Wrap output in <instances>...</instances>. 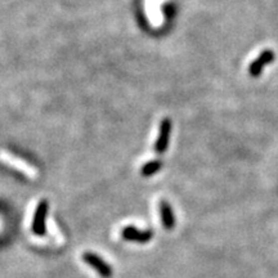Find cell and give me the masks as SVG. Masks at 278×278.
I'll return each instance as SVG.
<instances>
[{
  "label": "cell",
  "mask_w": 278,
  "mask_h": 278,
  "mask_svg": "<svg viewBox=\"0 0 278 278\" xmlns=\"http://www.w3.org/2000/svg\"><path fill=\"white\" fill-rule=\"evenodd\" d=\"M170 133H171V120L170 119H164V120L161 121L160 134H158V138L156 140V144H154V149H156L157 153H164L167 149L170 140Z\"/></svg>",
  "instance_id": "5b68a950"
},
{
  "label": "cell",
  "mask_w": 278,
  "mask_h": 278,
  "mask_svg": "<svg viewBox=\"0 0 278 278\" xmlns=\"http://www.w3.org/2000/svg\"><path fill=\"white\" fill-rule=\"evenodd\" d=\"M273 61H275V52L272 49L263 50L262 54L257 59H254L251 62L250 67H249V72H250V75L253 77L260 76L263 72V68L271 65Z\"/></svg>",
  "instance_id": "277c9868"
},
{
  "label": "cell",
  "mask_w": 278,
  "mask_h": 278,
  "mask_svg": "<svg viewBox=\"0 0 278 278\" xmlns=\"http://www.w3.org/2000/svg\"><path fill=\"white\" fill-rule=\"evenodd\" d=\"M83 260L87 263L88 266L92 267L94 271L98 272V275L102 278H111L114 275V271H112L111 266L106 263L102 258L97 255L94 253H85L83 255Z\"/></svg>",
  "instance_id": "6da1fadb"
},
{
  "label": "cell",
  "mask_w": 278,
  "mask_h": 278,
  "mask_svg": "<svg viewBox=\"0 0 278 278\" xmlns=\"http://www.w3.org/2000/svg\"><path fill=\"white\" fill-rule=\"evenodd\" d=\"M161 167H162V162L160 160L149 161L145 165H143L142 169H140V174H142V176H147L148 178V176H152L153 174L158 173Z\"/></svg>",
  "instance_id": "52a82bcc"
},
{
  "label": "cell",
  "mask_w": 278,
  "mask_h": 278,
  "mask_svg": "<svg viewBox=\"0 0 278 278\" xmlns=\"http://www.w3.org/2000/svg\"><path fill=\"white\" fill-rule=\"evenodd\" d=\"M121 237L127 241L132 242H138V244H147L152 240L153 237V232L149 229L145 231H139L138 228L133 226H128L121 231Z\"/></svg>",
  "instance_id": "3957f363"
},
{
  "label": "cell",
  "mask_w": 278,
  "mask_h": 278,
  "mask_svg": "<svg viewBox=\"0 0 278 278\" xmlns=\"http://www.w3.org/2000/svg\"><path fill=\"white\" fill-rule=\"evenodd\" d=\"M48 209H49V204L46 200H41L39 202L35 211L34 220H32V233L35 236H44L45 235V222H46V215H48Z\"/></svg>",
  "instance_id": "7a4b0ae2"
},
{
  "label": "cell",
  "mask_w": 278,
  "mask_h": 278,
  "mask_svg": "<svg viewBox=\"0 0 278 278\" xmlns=\"http://www.w3.org/2000/svg\"><path fill=\"white\" fill-rule=\"evenodd\" d=\"M160 215L162 226L166 231H171L175 227V216H174L173 209L170 206L167 201H161L160 202Z\"/></svg>",
  "instance_id": "8992f818"
}]
</instances>
